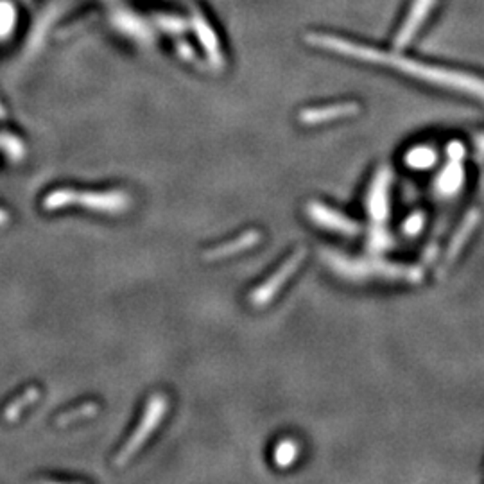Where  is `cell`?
Segmentation results:
<instances>
[{
  "label": "cell",
  "mask_w": 484,
  "mask_h": 484,
  "mask_svg": "<svg viewBox=\"0 0 484 484\" xmlns=\"http://www.w3.org/2000/svg\"><path fill=\"white\" fill-rule=\"evenodd\" d=\"M307 216L310 217V221L319 225L325 230H332L336 233H343V235H355L359 232V225L353 223L350 217L343 216L337 210L329 208L323 203H309L307 205Z\"/></svg>",
  "instance_id": "4"
},
{
  "label": "cell",
  "mask_w": 484,
  "mask_h": 484,
  "mask_svg": "<svg viewBox=\"0 0 484 484\" xmlns=\"http://www.w3.org/2000/svg\"><path fill=\"white\" fill-rule=\"evenodd\" d=\"M70 205H81L102 213H120L131 205V201H129L128 194L120 192V190H110V192H79V190L74 189L51 190L42 201V206L45 210H49V212L65 208V206Z\"/></svg>",
  "instance_id": "1"
},
{
  "label": "cell",
  "mask_w": 484,
  "mask_h": 484,
  "mask_svg": "<svg viewBox=\"0 0 484 484\" xmlns=\"http://www.w3.org/2000/svg\"><path fill=\"white\" fill-rule=\"evenodd\" d=\"M461 183L463 169L459 165V160H452L436 179V190L442 196H450V194H456L457 190L461 189Z\"/></svg>",
  "instance_id": "8"
},
{
  "label": "cell",
  "mask_w": 484,
  "mask_h": 484,
  "mask_svg": "<svg viewBox=\"0 0 484 484\" xmlns=\"http://www.w3.org/2000/svg\"><path fill=\"white\" fill-rule=\"evenodd\" d=\"M40 387H36V386H31V387H28L25 391L22 393V395H18L16 399H13L11 402L6 406V409H4V422H8V423H15L16 420L22 416V413L28 407H31L33 403H36L38 402V399H40Z\"/></svg>",
  "instance_id": "9"
},
{
  "label": "cell",
  "mask_w": 484,
  "mask_h": 484,
  "mask_svg": "<svg viewBox=\"0 0 484 484\" xmlns=\"http://www.w3.org/2000/svg\"><path fill=\"white\" fill-rule=\"evenodd\" d=\"M423 226V216L422 213H418V216H411L409 219L406 221V225H403V230H406V233H409V235H416V233L422 230Z\"/></svg>",
  "instance_id": "14"
},
{
  "label": "cell",
  "mask_w": 484,
  "mask_h": 484,
  "mask_svg": "<svg viewBox=\"0 0 484 484\" xmlns=\"http://www.w3.org/2000/svg\"><path fill=\"white\" fill-rule=\"evenodd\" d=\"M434 162H436V153H434V149L427 148V146L411 149L406 156V163L413 167V169H427Z\"/></svg>",
  "instance_id": "12"
},
{
  "label": "cell",
  "mask_w": 484,
  "mask_h": 484,
  "mask_svg": "<svg viewBox=\"0 0 484 484\" xmlns=\"http://www.w3.org/2000/svg\"><path fill=\"white\" fill-rule=\"evenodd\" d=\"M260 239H262V233L256 232V230H249V232L240 233L239 237H235V239L230 240V242L216 246V248L212 249H206V252L203 253V259H205L206 262H217V260L230 259V256L237 255V253L252 249L253 246L259 244Z\"/></svg>",
  "instance_id": "5"
},
{
  "label": "cell",
  "mask_w": 484,
  "mask_h": 484,
  "mask_svg": "<svg viewBox=\"0 0 484 484\" xmlns=\"http://www.w3.org/2000/svg\"><path fill=\"white\" fill-rule=\"evenodd\" d=\"M449 155L452 160H459L463 156V146L459 142H452L449 146Z\"/></svg>",
  "instance_id": "16"
},
{
  "label": "cell",
  "mask_w": 484,
  "mask_h": 484,
  "mask_svg": "<svg viewBox=\"0 0 484 484\" xmlns=\"http://www.w3.org/2000/svg\"><path fill=\"white\" fill-rule=\"evenodd\" d=\"M387 192H389V172L380 169L373 178L368 194V212L375 221H384L387 216Z\"/></svg>",
  "instance_id": "7"
},
{
  "label": "cell",
  "mask_w": 484,
  "mask_h": 484,
  "mask_svg": "<svg viewBox=\"0 0 484 484\" xmlns=\"http://www.w3.org/2000/svg\"><path fill=\"white\" fill-rule=\"evenodd\" d=\"M11 18H13L11 9L0 8V29L9 28V22H11Z\"/></svg>",
  "instance_id": "15"
},
{
  "label": "cell",
  "mask_w": 484,
  "mask_h": 484,
  "mask_svg": "<svg viewBox=\"0 0 484 484\" xmlns=\"http://www.w3.org/2000/svg\"><path fill=\"white\" fill-rule=\"evenodd\" d=\"M305 256H307L305 248L296 249V252L293 253V255H290L289 259H287L285 262H283L282 266H280V268L262 283V285L256 287V289L253 290L252 296H249L252 305L266 307L268 303H271L273 300H275V296L283 289V285H285V283L293 278V275L298 271V268L303 264Z\"/></svg>",
  "instance_id": "3"
},
{
  "label": "cell",
  "mask_w": 484,
  "mask_h": 484,
  "mask_svg": "<svg viewBox=\"0 0 484 484\" xmlns=\"http://www.w3.org/2000/svg\"><path fill=\"white\" fill-rule=\"evenodd\" d=\"M97 413H99V403L85 402V403H81V406L74 407V409H69V411H65V413H61V415L54 420V423L58 427H66V425H70V423L92 418V416H95Z\"/></svg>",
  "instance_id": "11"
},
{
  "label": "cell",
  "mask_w": 484,
  "mask_h": 484,
  "mask_svg": "<svg viewBox=\"0 0 484 484\" xmlns=\"http://www.w3.org/2000/svg\"><path fill=\"white\" fill-rule=\"evenodd\" d=\"M9 221V216L6 213V210H0V226H4Z\"/></svg>",
  "instance_id": "17"
},
{
  "label": "cell",
  "mask_w": 484,
  "mask_h": 484,
  "mask_svg": "<svg viewBox=\"0 0 484 484\" xmlns=\"http://www.w3.org/2000/svg\"><path fill=\"white\" fill-rule=\"evenodd\" d=\"M167 407H169V400H167V396L163 393H156V395L151 396L136 430L131 434V438L126 442V445L119 450V454L113 457V465L117 468H122L124 465H128L133 459V456L142 449L143 443L148 442L149 436L155 432L156 427L160 425V422L165 416Z\"/></svg>",
  "instance_id": "2"
},
{
  "label": "cell",
  "mask_w": 484,
  "mask_h": 484,
  "mask_svg": "<svg viewBox=\"0 0 484 484\" xmlns=\"http://www.w3.org/2000/svg\"><path fill=\"white\" fill-rule=\"evenodd\" d=\"M359 112V106L355 102H343V105H332V106H319V108H309L303 110L300 113V122L307 126L323 124V122H330V120L345 119V117L355 115Z\"/></svg>",
  "instance_id": "6"
},
{
  "label": "cell",
  "mask_w": 484,
  "mask_h": 484,
  "mask_svg": "<svg viewBox=\"0 0 484 484\" xmlns=\"http://www.w3.org/2000/svg\"><path fill=\"white\" fill-rule=\"evenodd\" d=\"M476 223H477V213H470V216L465 219V223H463L461 228H459V232L454 235L452 242H450V246H449V252H447V255H445V260H443V264H442L443 271H445V268H449L450 264L457 259V255H459L461 248L465 246V240L468 239L472 230L476 228Z\"/></svg>",
  "instance_id": "10"
},
{
  "label": "cell",
  "mask_w": 484,
  "mask_h": 484,
  "mask_svg": "<svg viewBox=\"0 0 484 484\" xmlns=\"http://www.w3.org/2000/svg\"><path fill=\"white\" fill-rule=\"evenodd\" d=\"M298 452H300L298 445H296L293 439H282L275 449V463L278 466H282V468L290 466L296 461Z\"/></svg>",
  "instance_id": "13"
}]
</instances>
